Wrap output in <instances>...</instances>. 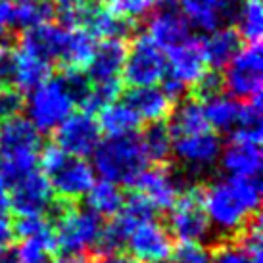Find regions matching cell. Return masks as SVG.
I'll return each mask as SVG.
<instances>
[{
	"label": "cell",
	"instance_id": "obj_33",
	"mask_svg": "<svg viewBox=\"0 0 263 263\" xmlns=\"http://www.w3.org/2000/svg\"><path fill=\"white\" fill-rule=\"evenodd\" d=\"M52 17H54L52 2H44V4H14L10 25L25 31L50 22Z\"/></svg>",
	"mask_w": 263,
	"mask_h": 263
},
{
	"label": "cell",
	"instance_id": "obj_17",
	"mask_svg": "<svg viewBox=\"0 0 263 263\" xmlns=\"http://www.w3.org/2000/svg\"><path fill=\"white\" fill-rule=\"evenodd\" d=\"M148 37L163 52L192 37V27L179 10L177 0H165L148 20Z\"/></svg>",
	"mask_w": 263,
	"mask_h": 263
},
{
	"label": "cell",
	"instance_id": "obj_8",
	"mask_svg": "<svg viewBox=\"0 0 263 263\" xmlns=\"http://www.w3.org/2000/svg\"><path fill=\"white\" fill-rule=\"evenodd\" d=\"M167 231L179 240L186 242H204L210 236L212 225L202 205L200 186H190L183 190L175 205L169 210Z\"/></svg>",
	"mask_w": 263,
	"mask_h": 263
},
{
	"label": "cell",
	"instance_id": "obj_45",
	"mask_svg": "<svg viewBox=\"0 0 263 263\" xmlns=\"http://www.w3.org/2000/svg\"><path fill=\"white\" fill-rule=\"evenodd\" d=\"M44 2H52V0H14V4H44Z\"/></svg>",
	"mask_w": 263,
	"mask_h": 263
},
{
	"label": "cell",
	"instance_id": "obj_13",
	"mask_svg": "<svg viewBox=\"0 0 263 263\" xmlns=\"http://www.w3.org/2000/svg\"><path fill=\"white\" fill-rule=\"evenodd\" d=\"M133 186L156 212H169L184 190L181 179L163 163L146 167L137 177Z\"/></svg>",
	"mask_w": 263,
	"mask_h": 263
},
{
	"label": "cell",
	"instance_id": "obj_43",
	"mask_svg": "<svg viewBox=\"0 0 263 263\" xmlns=\"http://www.w3.org/2000/svg\"><path fill=\"white\" fill-rule=\"evenodd\" d=\"M54 263H87V261H85L83 256H64L60 257V259H56Z\"/></svg>",
	"mask_w": 263,
	"mask_h": 263
},
{
	"label": "cell",
	"instance_id": "obj_41",
	"mask_svg": "<svg viewBox=\"0 0 263 263\" xmlns=\"http://www.w3.org/2000/svg\"><path fill=\"white\" fill-rule=\"evenodd\" d=\"M14 225L8 215H0V254H6L10 244L14 240Z\"/></svg>",
	"mask_w": 263,
	"mask_h": 263
},
{
	"label": "cell",
	"instance_id": "obj_14",
	"mask_svg": "<svg viewBox=\"0 0 263 263\" xmlns=\"http://www.w3.org/2000/svg\"><path fill=\"white\" fill-rule=\"evenodd\" d=\"M56 146H60L67 156L73 158H87L95 152L100 142V127L92 114L77 111L67 117L64 123L56 129Z\"/></svg>",
	"mask_w": 263,
	"mask_h": 263
},
{
	"label": "cell",
	"instance_id": "obj_9",
	"mask_svg": "<svg viewBox=\"0 0 263 263\" xmlns=\"http://www.w3.org/2000/svg\"><path fill=\"white\" fill-rule=\"evenodd\" d=\"M8 200L17 217L46 215L54 208V190L48 177L35 169L8 186Z\"/></svg>",
	"mask_w": 263,
	"mask_h": 263
},
{
	"label": "cell",
	"instance_id": "obj_12",
	"mask_svg": "<svg viewBox=\"0 0 263 263\" xmlns=\"http://www.w3.org/2000/svg\"><path fill=\"white\" fill-rule=\"evenodd\" d=\"M221 150H223V144H221L219 135L213 133L212 129H205L192 135L173 137L171 154L181 165L190 171H205L219 161Z\"/></svg>",
	"mask_w": 263,
	"mask_h": 263
},
{
	"label": "cell",
	"instance_id": "obj_30",
	"mask_svg": "<svg viewBox=\"0 0 263 263\" xmlns=\"http://www.w3.org/2000/svg\"><path fill=\"white\" fill-rule=\"evenodd\" d=\"M236 33L248 44L259 43L263 35V4L261 0H240L236 4L234 20Z\"/></svg>",
	"mask_w": 263,
	"mask_h": 263
},
{
	"label": "cell",
	"instance_id": "obj_18",
	"mask_svg": "<svg viewBox=\"0 0 263 263\" xmlns=\"http://www.w3.org/2000/svg\"><path fill=\"white\" fill-rule=\"evenodd\" d=\"M69 27L46 22L33 29H25L20 39V48L48 64H64Z\"/></svg>",
	"mask_w": 263,
	"mask_h": 263
},
{
	"label": "cell",
	"instance_id": "obj_37",
	"mask_svg": "<svg viewBox=\"0 0 263 263\" xmlns=\"http://www.w3.org/2000/svg\"><path fill=\"white\" fill-rule=\"evenodd\" d=\"M212 252L208 250L204 242H186L181 240L173 246L167 263H210Z\"/></svg>",
	"mask_w": 263,
	"mask_h": 263
},
{
	"label": "cell",
	"instance_id": "obj_39",
	"mask_svg": "<svg viewBox=\"0 0 263 263\" xmlns=\"http://www.w3.org/2000/svg\"><path fill=\"white\" fill-rule=\"evenodd\" d=\"M25 108L23 92L10 85H0V123L17 117Z\"/></svg>",
	"mask_w": 263,
	"mask_h": 263
},
{
	"label": "cell",
	"instance_id": "obj_49",
	"mask_svg": "<svg viewBox=\"0 0 263 263\" xmlns=\"http://www.w3.org/2000/svg\"><path fill=\"white\" fill-rule=\"evenodd\" d=\"M95 2H98V4H102V2H110V0H95Z\"/></svg>",
	"mask_w": 263,
	"mask_h": 263
},
{
	"label": "cell",
	"instance_id": "obj_15",
	"mask_svg": "<svg viewBox=\"0 0 263 263\" xmlns=\"http://www.w3.org/2000/svg\"><path fill=\"white\" fill-rule=\"evenodd\" d=\"M52 64L33 56L23 48L10 50L6 62L0 67V85H10L20 92H31L50 77Z\"/></svg>",
	"mask_w": 263,
	"mask_h": 263
},
{
	"label": "cell",
	"instance_id": "obj_10",
	"mask_svg": "<svg viewBox=\"0 0 263 263\" xmlns=\"http://www.w3.org/2000/svg\"><path fill=\"white\" fill-rule=\"evenodd\" d=\"M165 64H167V71H165L167 79L183 85L184 88H194L208 73L202 39L192 35L181 44L169 48L165 52Z\"/></svg>",
	"mask_w": 263,
	"mask_h": 263
},
{
	"label": "cell",
	"instance_id": "obj_20",
	"mask_svg": "<svg viewBox=\"0 0 263 263\" xmlns=\"http://www.w3.org/2000/svg\"><path fill=\"white\" fill-rule=\"evenodd\" d=\"M219 161L227 177H259L261 144L231 137V142L221 150Z\"/></svg>",
	"mask_w": 263,
	"mask_h": 263
},
{
	"label": "cell",
	"instance_id": "obj_27",
	"mask_svg": "<svg viewBox=\"0 0 263 263\" xmlns=\"http://www.w3.org/2000/svg\"><path fill=\"white\" fill-rule=\"evenodd\" d=\"M85 200H87L88 210L95 212L102 219L104 217L111 219L114 215L121 212V208L125 204V196L121 189L110 181H104V179L95 181L90 190L85 194Z\"/></svg>",
	"mask_w": 263,
	"mask_h": 263
},
{
	"label": "cell",
	"instance_id": "obj_34",
	"mask_svg": "<svg viewBox=\"0 0 263 263\" xmlns=\"http://www.w3.org/2000/svg\"><path fill=\"white\" fill-rule=\"evenodd\" d=\"M14 234L23 240V238H35V240H44L56 244L54 238V229L52 223L46 219V215H25L17 217L14 223Z\"/></svg>",
	"mask_w": 263,
	"mask_h": 263
},
{
	"label": "cell",
	"instance_id": "obj_2",
	"mask_svg": "<svg viewBox=\"0 0 263 263\" xmlns=\"http://www.w3.org/2000/svg\"><path fill=\"white\" fill-rule=\"evenodd\" d=\"M88 88L83 71L66 69L33 88L27 100V119L39 133H52L73 114Z\"/></svg>",
	"mask_w": 263,
	"mask_h": 263
},
{
	"label": "cell",
	"instance_id": "obj_6",
	"mask_svg": "<svg viewBox=\"0 0 263 263\" xmlns=\"http://www.w3.org/2000/svg\"><path fill=\"white\" fill-rule=\"evenodd\" d=\"M263 56L261 44L252 43L248 46H242L225 67L223 88L229 96L236 100L252 102V100H261V85H263Z\"/></svg>",
	"mask_w": 263,
	"mask_h": 263
},
{
	"label": "cell",
	"instance_id": "obj_29",
	"mask_svg": "<svg viewBox=\"0 0 263 263\" xmlns=\"http://www.w3.org/2000/svg\"><path fill=\"white\" fill-rule=\"evenodd\" d=\"M96 39L85 27H69L66 56H64V69H87L88 62L96 50Z\"/></svg>",
	"mask_w": 263,
	"mask_h": 263
},
{
	"label": "cell",
	"instance_id": "obj_32",
	"mask_svg": "<svg viewBox=\"0 0 263 263\" xmlns=\"http://www.w3.org/2000/svg\"><path fill=\"white\" fill-rule=\"evenodd\" d=\"M123 90V83L121 79L116 81H100V83H88V88L85 96L81 98V111L87 114H95L100 111L104 106L111 102H117V98Z\"/></svg>",
	"mask_w": 263,
	"mask_h": 263
},
{
	"label": "cell",
	"instance_id": "obj_31",
	"mask_svg": "<svg viewBox=\"0 0 263 263\" xmlns=\"http://www.w3.org/2000/svg\"><path fill=\"white\" fill-rule=\"evenodd\" d=\"M140 144L144 148L148 161L160 165L163 161H167V158L171 156L173 137L165 123H152L146 129V133L140 137Z\"/></svg>",
	"mask_w": 263,
	"mask_h": 263
},
{
	"label": "cell",
	"instance_id": "obj_42",
	"mask_svg": "<svg viewBox=\"0 0 263 263\" xmlns=\"http://www.w3.org/2000/svg\"><path fill=\"white\" fill-rule=\"evenodd\" d=\"M92 263H137L131 256H125L121 252H102L96 256Z\"/></svg>",
	"mask_w": 263,
	"mask_h": 263
},
{
	"label": "cell",
	"instance_id": "obj_7",
	"mask_svg": "<svg viewBox=\"0 0 263 263\" xmlns=\"http://www.w3.org/2000/svg\"><path fill=\"white\" fill-rule=\"evenodd\" d=\"M165 52L146 33L135 37L131 46H127L121 79L131 88L158 87L165 77Z\"/></svg>",
	"mask_w": 263,
	"mask_h": 263
},
{
	"label": "cell",
	"instance_id": "obj_3",
	"mask_svg": "<svg viewBox=\"0 0 263 263\" xmlns=\"http://www.w3.org/2000/svg\"><path fill=\"white\" fill-rule=\"evenodd\" d=\"M41 146V133L29 119L17 116L0 123V177L8 186L35 171Z\"/></svg>",
	"mask_w": 263,
	"mask_h": 263
},
{
	"label": "cell",
	"instance_id": "obj_25",
	"mask_svg": "<svg viewBox=\"0 0 263 263\" xmlns=\"http://www.w3.org/2000/svg\"><path fill=\"white\" fill-rule=\"evenodd\" d=\"M83 27L95 39H102V41L104 39H121L125 41V37H129L135 29V23L114 14L110 8H100L95 4L90 8Z\"/></svg>",
	"mask_w": 263,
	"mask_h": 263
},
{
	"label": "cell",
	"instance_id": "obj_28",
	"mask_svg": "<svg viewBox=\"0 0 263 263\" xmlns=\"http://www.w3.org/2000/svg\"><path fill=\"white\" fill-rule=\"evenodd\" d=\"M167 127L171 131V137L192 135V133L210 129L208 121H205L204 110H202V102H198L196 98L183 100L177 108H173L171 116H169Z\"/></svg>",
	"mask_w": 263,
	"mask_h": 263
},
{
	"label": "cell",
	"instance_id": "obj_46",
	"mask_svg": "<svg viewBox=\"0 0 263 263\" xmlns=\"http://www.w3.org/2000/svg\"><path fill=\"white\" fill-rule=\"evenodd\" d=\"M0 263H15V259H14V256L12 254H0Z\"/></svg>",
	"mask_w": 263,
	"mask_h": 263
},
{
	"label": "cell",
	"instance_id": "obj_16",
	"mask_svg": "<svg viewBox=\"0 0 263 263\" xmlns=\"http://www.w3.org/2000/svg\"><path fill=\"white\" fill-rule=\"evenodd\" d=\"M46 177L54 194H58L60 200L66 202H77L79 198H85L96 181V173L90 163L83 158H73L67 154Z\"/></svg>",
	"mask_w": 263,
	"mask_h": 263
},
{
	"label": "cell",
	"instance_id": "obj_23",
	"mask_svg": "<svg viewBox=\"0 0 263 263\" xmlns=\"http://www.w3.org/2000/svg\"><path fill=\"white\" fill-rule=\"evenodd\" d=\"M242 106L244 104L240 100H236L225 92H219V95H213L202 100L205 121L213 133H233L240 123Z\"/></svg>",
	"mask_w": 263,
	"mask_h": 263
},
{
	"label": "cell",
	"instance_id": "obj_26",
	"mask_svg": "<svg viewBox=\"0 0 263 263\" xmlns=\"http://www.w3.org/2000/svg\"><path fill=\"white\" fill-rule=\"evenodd\" d=\"M98 127L110 139H116V137H131V135H135V133L139 131L140 119L125 102H111L100 110Z\"/></svg>",
	"mask_w": 263,
	"mask_h": 263
},
{
	"label": "cell",
	"instance_id": "obj_1",
	"mask_svg": "<svg viewBox=\"0 0 263 263\" xmlns=\"http://www.w3.org/2000/svg\"><path fill=\"white\" fill-rule=\"evenodd\" d=\"M208 221L221 234L236 236L259 213V177H225L200 189Z\"/></svg>",
	"mask_w": 263,
	"mask_h": 263
},
{
	"label": "cell",
	"instance_id": "obj_22",
	"mask_svg": "<svg viewBox=\"0 0 263 263\" xmlns=\"http://www.w3.org/2000/svg\"><path fill=\"white\" fill-rule=\"evenodd\" d=\"M127 58V44L121 39H104L96 44V50L87 66L88 83L121 79L123 64Z\"/></svg>",
	"mask_w": 263,
	"mask_h": 263
},
{
	"label": "cell",
	"instance_id": "obj_38",
	"mask_svg": "<svg viewBox=\"0 0 263 263\" xmlns=\"http://www.w3.org/2000/svg\"><path fill=\"white\" fill-rule=\"evenodd\" d=\"M263 257L250 254L246 248H242L238 242H227L212 254L210 263H261Z\"/></svg>",
	"mask_w": 263,
	"mask_h": 263
},
{
	"label": "cell",
	"instance_id": "obj_24",
	"mask_svg": "<svg viewBox=\"0 0 263 263\" xmlns=\"http://www.w3.org/2000/svg\"><path fill=\"white\" fill-rule=\"evenodd\" d=\"M205 64L212 69L227 67V64L236 56L242 48V39L234 27L223 25L219 29L212 31L205 39H202Z\"/></svg>",
	"mask_w": 263,
	"mask_h": 263
},
{
	"label": "cell",
	"instance_id": "obj_5",
	"mask_svg": "<svg viewBox=\"0 0 263 263\" xmlns=\"http://www.w3.org/2000/svg\"><path fill=\"white\" fill-rule=\"evenodd\" d=\"M54 238L56 248L66 256H81L98 246L102 234V217L88 208H79L75 202H54Z\"/></svg>",
	"mask_w": 263,
	"mask_h": 263
},
{
	"label": "cell",
	"instance_id": "obj_35",
	"mask_svg": "<svg viewBox=\"0 0 263 263\" xmlns=\"http://www.w3.org/2000/svg\"><path fill=\"white\" fill-rule=\"evenodd\" d=\"M92 6V0H52L54 15L64 27H83Z\"/></svg>",
	"mask_w": 263,
	"mask_h": 263
},
{
	"label": "cell",
	"instance_id": "obj_48",
	"mask_svg": "<svg viewBox=\"0 0 263 263\" xmlns=\"http://www.w3.org/2000/svg\"><path fill=\"white\" fill-rule=\"evenodd\" d=\"M4 35H6V27L0 23V43H2V39H4Z\"/></svg>",
	"mask_w": 263,
	"mask_h": 263
},
{
	"label": "cell",
	"instance_id": "obj_11",
	"mask_svg": "<svg viewBox=\"0 0 263 263\" xmlns=\"http://www.w3.org/2000/svg\"><path fill=\"white\" fill-rule=\"evenodd\" d=\"M125 246L133 259L140 263H165L173 252L171 233L156 217L135 227Z\"/></svg>",
	"mask_w": 263,
	"mask_h": 263
},
{
	"label": "cell",
	"instance_id": "obj_47",
	"mask_svg": "<svg viewBox=\"0 0 263 263\" xmlns=\"http://www.w3.org/2000/svg\"><path fill=\"white\" fill-rule=\"evenodd\" d=\"M163 2H165V0H148V4H150V6H161V4H163Z\"/></svg>",
	"mask_w": 263,
	"mask_h": 263
},
{
	"label": "cell",
	"instance_id": "obj_4",
	"mask_svg": "<svg viewBox=\"0 0 263 263\" xmlns=\"http://www.w3.org/2000/svg\"><path fill=\"white\" fill-rule=\"evenodd\" d=\"M92 169L104 181L117 186H133L137 177L148 167V158L140 144V137H116L100 140L92 154Z\"/></svg>",
	"mask_w": 263,
	"mask_h": 263
},
{
	"label": "cell",
	"instance_id": "obj_44",
	"mask_svg": "<svg viewBox=\"0 0 263 263\" xmlns=\"http://www.w3.org/2000/svg\"><path fill=\"white\" fill-rule=\"evenodd\" d=\"M8 54H10V48H8V46L4 43H0V67H2V64L6 62Z\"/></svg>",
	"mask_w": 263,
	"mask_h": 263
},
{
	"label": "cell",
	"instance_id": "obj_40",
	"mask_svg": "<svg viewBox=\"0 0 263 263\" xmlns=\"http://www.w3.org/2000/svg\"><path fill=\"white\" fill-rule=\"evenodd\" d=\"M111 2V12L117 15H121L123 20H129V22H137V20H142L144 15L148 14L150 10V4L148 0H110Z\"/></svg>",
	"mask_w": 263,
	"mask_h": 263
},
{
	"label": "cell",
	"instance_id": "obj_36",
	"mask_svg": "<svg viewBox=\"0 0 263 263\" xmlns=\"http://www.w3.org/2000/svg\"><path fill=\"white\" fill-rule=\"evenodd\" d=\"M56 244L35 238H23L14 250L15 263H52L50 257L56 252Z\"/></svg>",
	"mask_w": 263,
	"mask_h": 263
},
{
	"label": "cell",
	"instance_id": "obj_19",
	"mask_svg": "<svg viewBox=\"0 0 263 263\" xmlns=\"http://www.w3.org/2000/svg\"><path fill=\"white\" fill-rule=\"evenodd\" d=\"M190 27L212 33L234 20L236 0H177Z\"/></svg>",
	"mask_w": 263,
	"mask_h": 263
},
{
	"label": "cell",
	"instance_id": "obj_21",
	"mask_svg": "<svg viewBox=\"0 0 263 263\" xmlns=\"http://www.w3.org/2000/svg\"><path fill=\"white\" fill-rule=\"evenodd\" d=\"M125 104L131 108L140 123H165L173 111V100L160 87H137L125 96Z\"/></svg>",
	"mask_w": 263,
	"mask_h": 263
}]
</instances>
